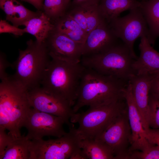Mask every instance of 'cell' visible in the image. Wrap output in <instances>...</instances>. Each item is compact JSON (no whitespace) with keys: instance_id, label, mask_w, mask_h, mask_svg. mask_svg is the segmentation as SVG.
<instances>
[{"instance_id":"obj_1","label":"cell","mask_w":159,"mask_h":159,"mask_svg":"<svg viewBox=\"0 0 159 159\" xmlns=\"http://www.w3.org/2000/svg\"><path fill=\"white\" fill-rule=\"evenodd\" d=\"M128 81L85 67L72 107L74 112L85 106L94 108L124 99V90Z\"/></svg>"},{"instance_id":"obj_2","label":"cell","mask_w":159,"mask_h":159,"mask_svg":"<svg viewBox=\"0 0 159 159\" xmlns=\"http://www.w3.org/2000/svg\"><path fill=\"white\" fill-rule=\"evenodd\" d=\"M28 90L12 76L1 80L0 84V127L9 131L13 139L21 136L20 129L32 107Z\"/></svg>"},{"instance_id":"obj_3","label":"cell","mask_w":159,"mask_h":159,"mask_svg":"<svg viewBox=\"0 0 159 159\" xmlns=\"http://www.w3.org/2000/svg\"><path fill=\"white\" fill-rule=\"evenodd\" d=\"M50 56L51 59L44 72L41 87L73 107L85 67L81 62L72 63Z\"/></svg>"},{"instance_id":"obj_4","label":"cell","mask_w":159,"mask_h":159,"mask_svg":"<svg viewBox=\"0 0 159 159\" xmlns=\"http://www.w3.org/2000/svg\"><path fill=\"white\" fill-rule=\"evenodd\" d=\"M24 50L19 49L13 64L14 78L28 91L41 86L45 70L51 57L45 42L30 39Z\"/></svg>"},{"instance_id":"obj_5","label":"cell","mask_w":159,"mask_h":159,"mask_svg":"<svg viewBox=\"0 0 159 159\" xmlns=\"http://www.w3.org/2000/svg\"><path fill=\"white\" fill-rule=\"evenodd\" d=\"M135 60L122 41L102 52L82 56L81 63L101 74L128 81L136 75L132 67Z\"/></svg>"},{"instance_id":"obj_6","label":"cell","mask_w":159,"mask_h":159,"mask_svg":"<svg viewBox=\"0 0 159 159\" xmlns=\"http://www.w3.org/2000/svg\"><path fill=\"white\" fill-rule=\"evenodd\" d=\"M124 98L85 112L75 113L70 120L77 123L76 132L81 140L95 139L127 109Z\"/></svg>"},{"instance_id":"obj_7","label":"cell","mask_w":159,"mask_h":159,"mask_svg":"<svg viewBox=\"0 0 159 159\" xmlns=\"http://www.w3.org/2000/svg\"><path fill=\"white\" fill-rule=\"evenodd\" d=\"M69 132L54 139L30 140L29 159H67L81 148V139L73 126Z\"/></svg>"},{"instance_id":"obj_8","label":"cell","mask_w":159,"mask_h":159,"mask_svg":"<svg viewBox=\"0 0 159 159\" xmlns=\"http://www.w3.org/2000/svg\"><path fill=\"white\" fill-rule=\"evenodd\" d=\"M114 34L129 48L136 59L138 57L134 49V45L139 37H147L148 29L146 21L139 7L132 9L126 15L117 17L108 23Z\"/></svg>"},{"instance_id":"obj_9","label":"cell","mask_w":159,"mask_h":159,"mask_svg":"<svg viewBox=\"0 0 159 159\" xmlns=\"http://www.w3.org/2000/svg\"><path fill=\"white\" fill-rule=\"evenodd\" d=\"M131 135L127 108L95 139L110 149L115 159H126L129 153Z\"/></svg>"},{"instance_id":"obj_10","label":"cell","mask_w":159,"mask_h":159,"mask_svg":"<svg viewBox=\"0 0 159 159\" xmlns=\"http://www.w3.org/2000/svg\"><path fill=\"white\" fill-rule=\"evenodd\" d=\"M62 118L42 112L32 107L24 121L23 127L27 130L26 137L30 140L42 139L45 136L60 137L67 132Z\"/></svg>"},{"instance_id":"obj_11","label":"cell","mask_w":159,"mask_h":159,"mask_svg":"<svg viewBox=\"0 0 159 159\" xmlns=\"http://www.w3.org/2000/svg\"><path fill=\"white\" fill-rule=\"evenodd\" d=\"M28 95L32 108L61 117L69 127L73 126L69 120L75 113L67 102L47 92L41 86L28 91Z\"/></svg>"},{"instance_id":"obj_12","label":"cell","mask_w":159,"mask_h":159,"mask_svg":"<svg viewBox=\"0 0 159 159\" xmlns=\"http://www.w3.org/2000/svg\"><path fill=\"white\" fill-rule=\"evenodd\" d=\"M45 42L50 55L72 63L81 62L83 44L71 39L55 27Z\"/></svg>"},{"instance_id":"obj_13","label":"cell","mask_w":159,"mask_h":159,"mask_svg":"<svg viewBox=\"0 0 159 159\" xmlns=\"http://www.w3.org/2000/svg\"><path fill=\"white\" fill-rule=\"evenodd\" d=\"M123 96L127 104L131 131L129 152L134 150H143L153 143H150L147 138L140 113L132 96L129 81L124 90Z\"/></svg>"},{"instance_id":"obj_14","label":"cell","mask_w":159,"mask_h":159,"mask_svg":"<svg viewBox=\"0 0 159 159\" xmlns=\"http://www.w3.org/2000/svg\"><path fill=\"white\" fill-rule=\"evenodd\" d=\"M118 39L113 33L107 22L103 20L88 33L83 44L82 56L104 51L118 43Z\"/></svg>"},{"instance_id":"obj_15","label":"cell","mask_w":159,"mask_h":159,"mask_svg":"<svg viewBox=\"0 0 159 159\" xmlns=\"http://www.w3.org/2000/svg\"><path fill=\"white\" fill-rule=\"evenodd\" d=\"M154 77L152 74H136L129 81L132 96L145 132L149 128L148 123L149 97Z\"/></svg>"},{"instance_id":"obj_16","label":"cell","mask_w":159,"mask_h":159,"mask_svg":"<svg viewBox=\"0 0 159 159\" xmlns=\"http://www.w3.org/2000/svg\"><path fill=\"white\" fill-rule=\"evenodd\" d=\"M140 55L132 67L136 75L150 74L159 71V52L151 46L147 37L140 38Z\"/></svg>"},{"instance_id":"obj_17","label":"cell","mask_w":159,"mask_h":159,"mask_svg":"<svg viewBox=\"0 0 159 159\" xmlns=\"http://www.w3.org/2000/svg\"><path fill=\"white\" fill-rule=\"evenodd\" d=\"M0 8L6 14V20L18 27L40 11H32L25 7L17 0H0Z\"/></svg>"},{"instance_id":"obj_18","label":"cell","mask_w":159,"mask_h":159,"mask_svg":"<svg viewBox=\"0 0 159 159\" xmlns=\"http://www.w3.org/2000/svg\"><path fill=\"white\" fill-rule=\"evenodd\" d=\"M139 6L146 21L148 29L147 37L149 43L154 44L159 37V0L140 1Z\"/></svg>"},{"instance_id":"obj_19","label":"cell","mask_w":159,"mask_h":159,"mask_svg":"<svg viewBox=\"0 0 159 159\" xmlns=\"http://www.w3.org/2000/svg\"><path fill=\"white\" fill-rule=\"evenodd\" d=\"M26 33L34 36L39 42H45L54 25L50 19L42 11L25 22L23 25Z\"/></svg>"},{"instance_id":"obj_20","label":"cell","mask_w":159,"mask_h":159,"mask_svg":"<svg viewBox=\"0 0 159 159\" xmlns=\"http://www.w3.org/2000/svg\"><path fill=\"white\" fill-rule=\"evenodd\" d=\"M139 0H100L98 6L103 19L107 23L122 12L139 7Z\"/></svg>"},{"instance_id":"obj_21","label":"cell","mask_w":159,"mask_h":159,"mask_svg":"<svg viewBox=\"0 0 159 159\" xmlns=\"http://www.w3.org/2000/svg\"><path fill=\"white\" fill-rule=\"evenodd\" d=\"M54 24L57 30L73 40L82 44L88 34L66 12Z\"/></svg>"},{"instance_id":"obj_22","label":"cell","mask_w":159,"mask_h":159,"mask_svg":"<svg viewBox=\"0 0 159 159\" xmlns=\"http://www.w3.org/2000/svg\"><path fill=\"white\" fill-rule=\"evenodd\" d=\"M80 146L87 159H114L110 149L96 139L81 140Z\"/></svg>"},{"instance_id":"obj_23","label":"cell","mask_w":159,"mask_h":159,"mask_svg":"<svg viewBox=\"0 0 159 159\" xmlns=\"http://www.w3.org/2000/svg\"><path fill=\"white\" fill-rule=\"evenodd\" d=\"M30 140L26 136L13 138L9 143L0 159H29Z\"/></svg>"},{"instance_id":"obj_24","label":"cell","mask_w":159,"mask_h":159,"mask_svg":"<svg viewBox=\"0 0 159 159\" xmlns=\"http://www.w3.org/2000/svg\"><path fill=\"white\" fill-rule=\"evenodd\" d=\"M64 0H44L42 11L54 22L66 12Z\"/></svg>"},{"instance_id":"obj_25","label":"cell","mask_w":159,"mask_h":159,"mask_svg":"<svg viewBox=\"0 0 159 159\" xmlns=\"http://www.w3.org/2000/svg\"><path fill=\"white\" fill-rule=\"evenodd\" d=\"M149 128L159 130V96L150 90L148 103Z\"/></svg>"},{"instance_id":"obj_26","label":"cell","mask_w":159,"mask_h":159,"mask_svg":"<svg viewBox=\"0 0 159 159\" xmlns=\"http://www.w3.org/2000/svg\"><path fill=\"white\" fill-rule=\"evenodd\" d=\"M126 159H159V147L152 144L143 150L131 151Z\"/></svg>"},{"instance_id":"obj_27","label":"cell","mask_w":159,"mask_h":159,"mask_svg":"<svg viewBox=\"0 0 159 159\" xmlns=\"http://www.w3.org/2000/svg\"><path fill=\"white\" fill-rule=\"evenodd\" d=\"M98 5L86 6L88 33L96 28L104 19L99 9Z\"/></svg>"},{"instance_id":"obj_28","label":"cell","mask_w":159,"mask_h":159,"mask_svg":"<svg viewBox=\"0 0 159 159\" xmlns=\"http://www.w3.org/2000/svg\"><path fill=\"white\" fill-rule=\"evenodd\" d=\"M67 12L88 34L87 22V9L86 6H74L72 9Z\"/></svg>"},{"instance_id":"obj_29","label":"cell","mask_w":159,"mask_h":159,"mask_svg":"<svg viewBox=\"0 0 159 159\" xmlns=\"http://www.w3.org/2000/svg\"><path fill=\"white\" fill-rule=\"evenodd\" d=\"M8 33L16 36H20L26 33L24 28L21 29L10 24L6 20L1 19L0 20V33Z\"/></svg>"},{"instance_id":"obj_30","label":"cell","mask_w":159,"mask_h":159,"mask_svg":"<svg viewBox=\"0 0 159 159\" xmlns=\"http://www.w3.org/2000/svg\"><path fill=\"white\" fill-rule=\"evenodd\" d=\"M5 129L0 127V156L4 152L6 147L13 139L8 134L5 132Z\"/></svg>"},{"instance_id":"obj_31","label":"cell","mask_w":159,"mask_h":159,"mask_svg":"<svg viewBox=\"0 0 159 159\" xmlns=\"http://www.w3.org/2000/svg\"><path fill=\"white\" fill-rule=\"evenodd\" d=\"M146 138L149 141L159 147V130L149 128L146 132Z\"/></svg>"},{"instance_id":"obj_32","label":"cell","mask_w":159,"mask_h":159,"mask_svg":"<svg viewBox=\"0 0 159 159\" xmlns=\"http://www.w3.org/2000/svg\"><path fill=\"white\" fill-rule=\"evenodd\" d=\"M5 55L2 53L0 56V78L1 80L7 77L8 75L6 72V69L9 66Z\"/></svg>"},{"instance_id":"obj_33","label":"cell","mask_w":159,"mask_h":159,"mask_svg":"<svg viewBox=\"0 0 159 159\" xmlns=\"http://www.w3.org/2000/svg\"><path fill=\"white\" fill-rule=\"evenodd\" d=\"M100 0H73L72 4L74 6L98 5Z\"/></svg>"},{"instance_id":"obj_34","label":"cell","mask_w":159,"mask_h":159,"mask_svg":"<svg viewBox=\"0 0 159 159\" xmlns=\"http://www.w3.org/2000/svg\"><path fill=\"white\" fill-rule=\"evenodd\" d=\"M27 2L34 6L38 11H42L44 0H21Z\"/></svg>"},{"instance_id":"obj_35","label":"cell","mask_w":159,"mask_h":159,"mask_svg":"<svg viewBox=\"0 0 159 159\" xmlns=\"http://www.w3.org/2000/svg\"><path fill=\"white\" fill-rule=\"evenodd\" d=\"M154 76L150 90L159 96V78Z\"/></svg>"},{"instance_id":"obj_36","label":"cell","mask_w":159,"mask_h":159,"mask_svg":"<svg viewBox=\"0 0 159 159\" xmlns=\"http://www.w3.org/2000/svg\"><path fill=\"white\" fill-rule=\"evenodd\" d=\"M152 74L155 77L159 78V71L156 72Z\"/></svg>"},{"instance_id":"obj_37","label":"cell","mask_w":159,"mask_h":159,"mask_svg":"<svg viewBox=\"0 0 159 159\" xmlns=\"http://www.w3.org/2000/svg\"><path fill=\"white\" fill-rule=\"evenodd\" d=\"M70 0H64L65 4L67 7L69 4Z\"/></svg>"},{"instance_id":"obj_38","label":"cell","mask_w":159,"mask_h":159,"mask_svg":"<svg viewBox=\"0 0 159 159\" xmlns=\"http://www.w3.org/2000/svg\"><path fill=\"white\" fill-rule=\"evenodd\" d=\"M141 0H140V1H141Z\"/></svg>"},{"instance_id":"obj_39","label":"cell","mask_w":159,"mask_h":159,"mask_svg":"<svg viewBox=\"0 0 159 159\" xmlns=\"http://www.w3.org/2000/svg\"><path fill=\"white\" fill-rule=\"evenodd\" d=\"M139 1H140L139 0Z\"/></svg>"}]
</instances>
